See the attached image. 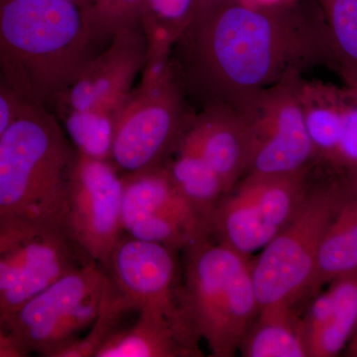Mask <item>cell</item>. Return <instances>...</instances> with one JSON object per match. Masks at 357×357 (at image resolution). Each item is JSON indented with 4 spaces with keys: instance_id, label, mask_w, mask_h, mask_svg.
Returning a JSON list of instances; mask_svg holds the SVG:
<instances>
[{
    "instance_id": "7",
    "label": "cell",
    "mask_w": 357,
    "mask_h": 357,
    "mask_svg": "<svg viewBox=\"0 0 357 357\" xmlns=\"http://www.w3.org/2000/svg\"><path fill=\"white\" fill-rule=\"evenodd\" d=\"M114 119L110 162L126 174L163 165L196 112L168 68L156 76L141 77Z\"/></svg>"
},
{
    "instance_id": "6",
    "label": "cell",
    "mask_w": 357,
    "mask_h": 357,
    "mask_svg": "<svg viewBox=\"0 0 357 357\" xmlns=\"http://www.w3.org/2000/svg\"><path fill=\"white\" fill-rule=\"evenodd\" d=\"M345 194L330 187L307 195L291 222L252 263L260 310L292 307L310 290L321 241Z\"/></svg>"
},
{
    "instance_id": "31",
    "label": "cell",
    "mask_w": 357,
    "mask_h": 357,
    "mask_svg": "<svg viewBox=\"0 0 357 357\" xmlns=\"http://www.w3.org/2000/svg\"><path fill=\"white\" fill-rule=\"evenodd\" d=\"M218 1H220V0H196V11L203 8L204 6H208V4L215 3V2Z\"/></svg>"
},
{
    "instance_id": "11",
    "label": "cell",
    "mask_w": 357,
    "mask_h": 357,
    "mask_svg": "<svg viewBox=\"0 0 357 357\" xmlns=\"http://www.w3.org/2000/svg\"><path fill=\"white\" fill-rule=\"evenodd\" d=\"M105 268L126 311L134 310L166 321L187 344L198 349L199 337L185 311L183 291L176 288L172 249L122 237Z\"/></svg>"
},
{
    "instance_id": "27",
    "label": "cell",
    "mask_w": 357,
    "mask_h": 357,
    "mask_svg": "<svg viewBox=\"0 0 357 357\" xmlns=\"http://www.w3.org/2000/svg\"><path fill=\"white\" fill-rule=\"evenodd\" d=\"M342 131L333 166L351 170L357 164V86H342Z\"/></svg>"
},
{
    "instance_id": "1",
    "label": "cell",
    "mask_w": 357,
    "mask_h": 357,
    "mask_svg": "<svg viewBox=\"0 0 357 357\" xmlns=\"http://www.w3.org/2000/svg\"><path fill=\"white\" fill-rule=\"evenodd\" d=\"M326 64L335 69L321 8L304 0L253 6L220 0L199 9L174 44L170 66L195 112L246 117L274 86Z\"/></svg>"
},
{
    "instance_id": "15",
    "label": "cell",
    "mask_w": 357,
    "mask_h": 357,
    "mask_svg": "<svg viewBox=\"0 0 357 357\" xmlns=\"http://www.w3.org/2000/svg\"><path fill=\"white\" fill-rule=\"evenodd\" d=\"M177 145L203 157L222 180L227 194L245 176L249 130L241 115L223 109L196 112Z\"/></svg>"
},
{
    "instance_id": "32",
    "label": "cell",
    "mask_w": 357,
    "mask_h": 357,
    "mask_svg": "<svg viewBox=\"0 0 357 357\" xmlns=\"http://www.w3.org/2000/svg\"><path fill=\"white\" fill-rule=\"evenodd\" d=\"M4 319L3 316H2L1 312H0V326H3Z\"/></svg>"
},
{
    "instance_id": "17",
    "label": "cell",
    "mask_w": 357,
    "mask_h": 357,
    "mask_svg": "<svg viewBox=\"0 0 357 357\" xmlns=\"http://www.w3.org/2000/svg\"><path fill=\"white\" fill-rule=\"evenodd\" d=\"M202 356L185 342L172 326L147 314L124 330H115L95 357H185Z\"/></svg>"
},
{
    "instance_id": "13",
    "label": "cell",
    "mask_w": 357,
    "mask_h": 357,
    "mask_svg": "<svg viewBox=\"0 0 357 357\" xmlns=\"http://www.w3.org/2000/svg\"><path fill=\"white\" fill-rule=\"evenodd\" d=\"M122 225L129 236L172 250L187 248L210 232L164 164L124 176Z\"/></svg>"
},
{
    "instance_id": "14",
    "label": "cell",
    "mask_w": 357,
    "mask_h": 357,
    "mask_svg": "<svg viewBox=\"0 0 357 357\" xmlns=\"http://www.w3.org/2000/svg\"><path fill=\"white\" fill-rule=\"evenodd\" d=\"M148 39L142 24L115 33L76 81L58 96L54 107L116 115L128 100L146 63Z\"/></svg>"
},
{
    "instance_id": "16",
    "label": "cell",
    "mask_w": 357,
    "mask_h": 357,
    "mask_svg": "<svg viewBox=\"0 0 357 357\" xmlns=\"http://www.w3.org/2000/svg\"><path fill=\"white\" fill-rule=\"evenodd\" d=\"M304 325L309 356L333 357L344 349L357 328V271L331 282L312 302Z\"/></svg>"
},
{
    "instance_id": "24",
    "label": "cell",
    "mask_w": 357,
    "mask_h": 357,
    "mask_svg": "<svg viewBox=\"0 0 357 357\" xmlns=\"http://www.w3.org/2000/svg\"><path fill=\"white\" fill-rule=\"evenodd\" d=\"M65 131L79 153L110 161L114 137V115L93 110H70L62 114Z\"/></svg>"
},
{
    "instance_id": "19",
    "label": "cell",
    "mask_w": 357,
    "mask_h": 357,
    "mask_svg": "<svg viewBox=\"0 0 357 357\" xmlns=\"http://www.w3.org/2000/svg\"><path fill=\"white\" fill-rule=\"evenodd\" d=\"M239 349L248 357L309 356L304 321L292 307L260 310Z\"/></svg>"
},
{
    "instance_id": "28",
    "label": "cell",
    "mask_w": 357,
    "mask_h": 357,
    "mask_svg": "<svg viewBox=\"0 0 357 357\" xmlns=\"http://www.w3.org/2000/svg\"><path fill=\"white\" fill-rule=\"evenodd\" d=\"M24 103L0 83V137L20 114Z\"/></svg>"
},
{
    "instance_id": "20",
    "label": "cell",
    "mask_w": 357,
    "mask_h": 357,
    "mask_svg": "<svg viewBox=\"0 0 357 357\" xmlns=\"http://www.w3.org/2000/svg\"><path fill=\"white\" fill-rule=\"evenodd\" d=\"M357 271V194L345 195L319 248L310 292Z\"/></svg>"
},
{
    "instance_id": "2",
    "label": "cell",
    "mask_w": 357,
    "mask_h": 357,
    "mask_svg": "<svg viewBox=\"0 0 357 357\" xmlns=\"http://www.w3.org/2000/svg\"><path fill=\"white\" fill-rule=\"evenodd\" d=\"M109 41L69 0H0V83L49 109Z\"/></svg>"
},
{
    "instance_id": "25",
    "label": "cell",
    "mask_w": 357,
    "mask_h": 357,
    "mask_svg": "<svg viewBox=\"0 0 357 357\" xmlns=\"http://www.w3.org/2000/svg\"><path fill=\"white\" fill-rule=\"evenodd\" d=\"M147 0H84L81 7L93 28L103 38L142 24Z\"/></svg>"
},
{
    "instance_id": "21",
    "label": "cell",
    "mask_w": 357,
    "mask_h": 357,
    "mask_svg": "<svg viewBox=\"0 0 357 357\" xmlns=\"http://www.w3.org/2000/svg\"><path fill=\"white\" fill-rule=\"evenodd\" d=\"M175 149L177 154L165 165L167 170L178 191L210 229L211 213L223 195H227L222 180L196 152L180 145H176Z\"/></svg>"
},
{
    "instance_id": "23",
    "label": "cell",
    "mask_w": 357,
    "mask_h": 357,
    "mask_svg": "<svg viewBox=\"0 0 357 357\" xmlns=\"http://www.w3.org/2000/svg\"><path fill=\"white\" fill-rule=\"evenodd\" d=\"M195 11L196 0H147L142 27L148 39V54H170Z\"/></svg>"
},
{
    "instance_id": "5",
    "label": "cell",
    "mask_w": 357,
    "mask_h": 357,
    "mask_svg": "<svg viewBox=\"0 0 357 357\" xmlns=\"http://www.w3.org/2000/svg\"><path fill=\"white\" fill-rule=\"evenodd\" d=\"M109 283L102 266L84 263L4 318V326L26 356L53 357L93 326Z\"/></svg>"
},
{
    "instance_id": "29",
    "label": "cell",
    "mask_w": 357,
    "mask_h": 357,
    "mask_svg": "<svg viewBox=\"0 0 357 357\" xmlns=\"http://www.w3.org/2000/svg\"><path fill=\"white\" fill-rule=\"evenodd\" d=\"M253 6H273V4L281 3V2L288 1V0H243Z\"/></svg>"
},
{
    "instance_id": "18",
    "label": "cell",
    "mask_w": 357,
    "mask_h": 357,
    "mask_svg": "<svg viewBox=\"0 0 357 357\" xmlns=\"http://www.w3.org/2000/svg\"><path fill=\"white\" fill-rule=\"evenodd\" d=\"M300 102L314 157L333 166L342 131V86L303 77Z\"/></svg>"
},
{
    "instance_id": "10",
    "label": "cell",
    "mask_w": 357,
    "mask_h": 357,
    "mask_svg": "<svg viewBox=\"0 0 357 357\" xmlns=\"http://www.w3.org/2000/svg\"><path fill=\"white\" fill-rule=\"evenodd\" d=\"M123 177L110 161L77 151L70 170L63 229L88 261L105 267L121 241Z\"/></svg>"
},
{
    "instance_id": "8",
    "label": "cell",
    "mask_w": 357,
    "mask_h": 357,
    "mask_svg": "<svg viewBox=\"0 0 357 357\" xmlns=\"http://www.w3.org/2000/svg\"><path fill=\"white\" fill-rule=\"evenodd\" d=\"M86 262L91 261L62 227L22 218H0V312L3 319Z\"/></svg>"
},
{
    "instance_id": "30",
    "label": "cell",
    "mask_w": 357,
    "mask_h": 357,
    "mask_svg": "<svg viewBox=\"0 0 357 357\" xmlns=\"http://www.w3.org/2000/svg\"><path fill=\"white\" fill-rule=\"evenodd\" d=\"M351 190L357 194V164L351 169Z\"/></svg>"
},
{
    "instance_id": "12",
    "label": "cell",
    "mask_w": 357,
    "mask_h": 357,
    "mask_svg": "<svg viewBox=\"0 0 357 357\" xmlns=\"http://www.w3.org/2000/svg\"><path fill=\"white\" fill-rule=\"evenodd\" d=\"M303 76L266 91L245 117L249 130L248 174L304 172L314 158L300 102Z\"/></svg>"
},
{
    "instance_id": "3",
    "label": "cell",
    "mask_w": 357,
    "mask_h": 357,
    "mask_svg": "<svg viewBox=\"0 0 357 357\" xmlns=\"http://www.w3.org/2000/svg\"><path fill=\"white\" fill-rule=\"evenodd\" d=\"M49 109L24 103L0 137V218L63 229L76 148Z\"/></svg>"
},
{
    "instance_id": "26",
    "label": "cell",
    "mask_w": 357,
    "mask_h": 357,
    "mask_svg": "<svg viewBox=\"0 0 357 357\" xmlns=\"http://www.w3.org/2000/svg\"><path fill=\"white\" fill-rule=\"evenodd\" d=\"M126 312L128 311L110 281L100 314L93 326L89 328L86 337L77 338L74 342H70L56 352L53 357H95L96 352L110 333L116 328L119 318Z\"/></svg>"
},
{
    "instance_id": "4",
    "label": "cell",
    "mask_w": 357,
    "mask_h": 357,
    "mask_svg": "<svg viewBox=\"0 0 357 357\" xmlns=\"http://www.w3.org/2000/svg\"><path fill=\"white\" fill-rule=\"evenodd\" d=\"M187 250L183 297L190 321L213 356H234L259 312L252 263L206 237Z\"/></svg>"
},
{
    "instance_id": "9",
    "label": "cell",
    "mask_w": 357,
    "mask_h": 357,
    "mask_svg": "<svg viewBox=\"0 0 357 357\" xmlns=\"http://www.w3.org/2000/svg\"><path fill=\"white\" fill-rule=\"evenodd\" d=\"M220 199L211 213L210 231L241 255L261 250L299 210L307 196L304 172L248 174Z\"/></svg>"
},
{
    "instance_id": "22",
    "label": "cell",
    "mask_w": 357,
    "mask_h": 357,
    "mask_svg": "<svg viewBox=\"0 0 357 357\" xmlns=\"http://www.w3.org/2000/svg\"><path fill=\"white\" fill-rule=\"evenodd\" d=\"M335 57L347 86H357V0H318Z\"/></svg>"
}]
</instances>
